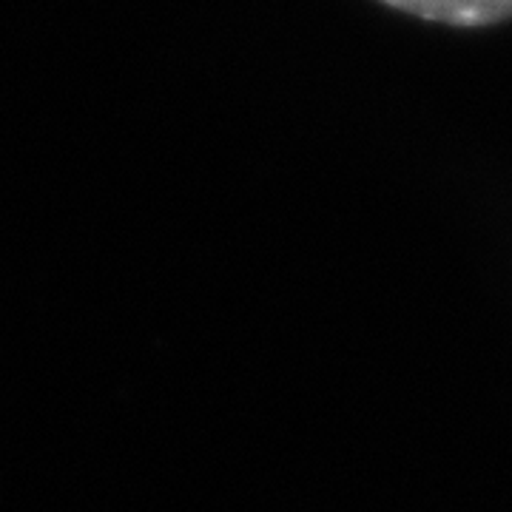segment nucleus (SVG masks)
Masks as SVG:
<instances>
[{"mask_svg":"<svg viewBox=\"0 0 512 512\" xmlns=\"http://www.w3.org/2000/svg\"><path fill=\"white\" fill-rule=\"evenodd\" d=\"M382 3L404 15L458 26V29L495 26L512 18V0H382Z\"/></svg>","mask_w":512,"mask_h":512,"instance_id":"obj_1","label":"nucleus"}]
</instances>
